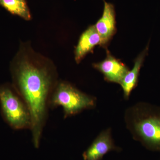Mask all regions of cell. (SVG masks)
Instances as JSON below:
<instances>
[{
  "label": "cell",
  "mask_w": 160,
  "mask_h": 160,
  "mask_svg": "<svg viewBox=\"0 0 160 160\" xmlns=\"http://www.w3.org/2000/svg\"><path fill=\"white\" fill-rule=\"evenodd\" d=\"M124 119L126 128L135 141L150 150L160 151V113L138 103L126 109Z\"/></svg>",
  "instance_id": "cell-2"
},
{
  "label": "cell",
  "mask_w": 160,
  "mask_h": 160,
  "mask_svg": "<svg viewBox=\"0 0 160 160\" xmlns=\"http://www.w3.org/2000/svg\"><path fill=\"white\" fill-rule=\"evenodd\" d=\"M10 72L12 86L30 112L32 143L38 148L49 101L58 82L57 72L50 61L24 45L12 60Z\"/></svg>",
  "instance_id": "cell-1"
},
{
  "label": "cell",
  "mask_w": 160,
  "mask_h": 160,
  "mask_svg": "<svg viewBox=\"0 0 160 160\" xmlns=\"http://www.w3.org/2000/svg\"><path fill=\"white\" fill-rule=\"evenodd\" d=\"M0 6L9 13L26 21L32 19V15L26 0H0Z\"/></svg>",
  "instance_id": "cell-10"
},
{
  "label": "cell",
  "mask_w": 160,
  "mask_h": 160,
  "mask_svg": "<svg viewBox=\"0 0 160 160\" xmlns=\"http://www.w3.org/2000/svg\"><path fill=\"white\" fill-rule=\"evenodd\" d=\"M0 108L4 121L15 130L30 129V112L12 84L0 85Z\"/></svg>",
  "instance_id": "cell-4"
},
{
  "label": "cell",
  "mask_w": 160,
  "mask_h": 160,
  "mask_svg": "<svg viewBox=\"0 0 160 160\" xmlns=\"http://www.w3.org/2000/svg\"><path fill=\"white\" fill-rule=\"evenodd\" d=\"M116 12L113 4L104 1L102 16L94 25L101 38L100 46L106 47L116 32Z\"/></svg>",
  "instance_id": "cell-7"
},
{
  "label": "cell",
  "mask_w": 160,
  "mask_h": 160,
  "mask_svg": "<svg viewBox=\"0 0 160 160\" xmlns=\"http://www.w3.org/2000/svg\"><path fill=\"white\" fill-rule=\"evenodd\" d=\"M106 58L100 62L92 64L93 68L102 73L106 82L120 84L129 70L120 60L112 55L107 50Z\"/></svg>",
  "instance_id": "cell-6"
},
{
  "label": "cell",
  "mask_w": 160,
  "mask_h": 160,
  "mask_svg": "<svg viewBox=\"0 0 160 160\" xmlns=\"http://www.w3.org/2000/svg\"><path fill=\"white\" fill-rule=\"evenodd\" d=\"M121 151L120 147L116 146L110 128L102 131L95 139L91 145L83 153L84 160H102L103 157L111 151Z\"/></svg>",
  "instance_id": "cell-5"
},
{
  "label": "cell",
  "mask_w": 160,
  "mask_h": 160,
  "mask_svg": "<svg viewBox=\"0 0 160 160\" xmlns=\"http://www.w3.org/2000/svg\"><path fill=\"white\" fill-rule=\"evenodd\" d=\"M148 50L147 46L138 56L135 60L133 68L132 70H129L120 83L123 90L124 98L126 100L129 99L132 92L137 86L140 69L142 66Z\"/></svg>",
  "instance_id": "cell-9"
},
{
  "label": "cell",
  "mask_w": 160,
  "mask_h": 160,
  "mask_svg": "<svg viewBox=\"0 0 160 160\" xmlns=\"http://www.w3.org/2000/svg\"><path fill=\"white\" fill-rule=\"evenodd\" d=\"M96 98L80 91L71 84L65 81L58 82L52 92L49 108L62 107L64 118L78 114L96 105Z\"/></svg>",
  "instance_id": "cell-3"
},
{
  "label": "cell",
  "mask_w": 160,
  "mask_h": 160,
  "mask_svg": "<svg viewBox=\"0 0 160 160\" xmlns=\"http://www.w3.org/2000/svg\"><path fill=\"white\" fill-rule=\"evenodd\" d=\"M101 40L94 25L90 26L82 33L75 49V60L79 64L96 46L100 45Z\"/></svg>",
  "instance_id": "cell-8"
}]
</instances>
